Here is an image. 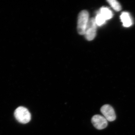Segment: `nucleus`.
<instances>
[{
  "instance_id": "obj_4",
  "label": "nucleus",
  "mask_w": 135,
  "mask_h": 135,
  "mask_svg": "<svg viewBox=\"0 0 135 135\" xmlns=\"http://www.w3.org/2000/svg\"><path fill=\"white\" fill-rule=\"evenodd\" d=\"M101 112L104 117L109 122L113 121L116 119V115L113 108L109 104L103 105L101 108Z\"/></svg>"
},
{
  "instance_id": "obj_9",
  "label": "nucleus",
  "mask_w": 135,
  "mask_h": 135,
  "mask_svg": "<svg viewBox=\"0 0 135 135\" xmlns=\"http://www.w3.org/2000/svg\"><path fill=\"white\" fill-rule=\"evenodd\" d=\"M95 19L97 25L99 26H101L104 24L105 21H106L105 19L104 18V17L102 16V15L100 13L97 15Z\"/></svg>"
},
{
  "instance_id": "obj_5",
  "label": "nucleus",
  "mask_w": 135,
  "mask_h": 135,
  "mask_svg": "<svg viewBox=\"0 0 135 135\" xmlns=\"http://www.w3.org/2000/svg\"><path fill=\"white\" fill-rule=\"evenodd\" d=\"M91 121L94 127L99 130L105 128L108 125V121L104 116L99 114L94 115Z\"/></svg>"
},
{
  "instance_id": "obj_1",
  "label": "nucleus",
  "mask_w": 135,
  "mask_h": 135,
  "mask_svg": "<svg viewBox=\"0 0 135 135\" xmlns=\"http://www.w3.org/2000/svg\"><path fill=\"white\" fill-rule=\"evenodd\" d=\"M89 15L86 10H83L80 12L77 22V31L80 35H83L85 33V30L89 20Z\"/></svg>"
},
{
  "instance_id": "obj_2",
  "label": "nucleus",
  "mask_w": 135,
  "mask_h": 135,
  "mask_svg": "<svg viewBox=\"0 0 135 135\" xmlns=\"http://www.w3.org/2000/svg\"><path fill=\"white\" fill-rule=\"evenodd\" d=\"M15 116L18 121L23 124L28 123L31 120V113L23 107H19L15 110Z\"/></svg>"
},
{
  "instance_id": "obj_3",
  "label": "nucleus",
  "mask_w": 135,
  "mask_h": 135,
  "mask_svg": "<svg viewBox=\"0 0 135 135\" xmlns=\"http://www.w3.org/2000/svg\"><path fill=\"white\" fill-rule=\"evenodd\" d=\"M97 25L95 18L89 19L84 34L87 40L90 41L95 38L96 35Z\"/></svg>"
},
{
  "instance_id": "obj_7",
  "label": "nucleus",
  "mask_w": 135,
  "mask_h": 135,
  "mask_svg": "<svg viewBox=\"0 0 135 135\" xmlns=\"http://www.w3.org/2000/svg\"><path fill=\"white\" fill-rule=\"evenodd\" d=\"M99 13L104 17L105 20L110 19L113 16L112 12L107 8H101Z\"/></svg>"
},
{
  "instance_id": "obj_8",
  "label": "nucleus",
  "mask_w": 135,
  "mask_h": 135,
  "mask_svg": "<svg viewBox=\"0 0 135 135\" xmlns=\"http://www.w3.org/2000/svg\"><path fill=\"white\" fill-rule=\"evenodd\" d=\"M107 1L114 10L116 11H119L121 10V6L117 1L115 0H109Z\"/></svg>"
},
{
  "instance_id": "obj_6",
  "label": "nucleus",
  "mask_w": 135,
  "mask_h": 135,
  "mask_svg": "<svg viewBox=\"0 0 135 135\" xmlns=\"http://www.w3.org/2000/svg\"><path fill=\"white\" fill-rule=\"evenodd\" d=\"M120 19L123 23V26L129 27L132 25V20L129 14L127 12H123L121 15Z\"/></svg>"
}]
</instances>
